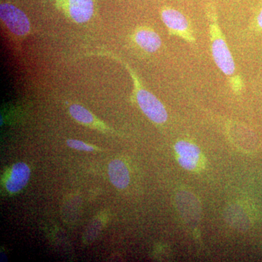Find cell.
<instances>
[{"label": "cell", "mask_w": 262, "mask_h": 262, "mask_svg": "<svg viewBox=\"0 0 262 262\" xmlns=\"http://www.w3.org/2000/svg\"><path fill=\"white\" fill-rule=\"evenodd\" d=\"M69 112L72 118L75 119L76 121L86 125H94L96 123L95 117L91 112L87 108L80 104L70 105L69 107Z\"/></svg>", "instance_id": "30bf717a"}, {"label": "cell", "mask_w": 262, "mask_h": 262, "mask_svg": "<svg viewBox=\"0 0 262 262\" xmlns=\"http://www.w3.org/2000/svg\"><path fill=\"white\" fill-rule=\"evenodd\" d=\"M66 15L75 24L89 21L94 13L93 0H58Z\"/></svg>", "instance_id": "5b68a950"}, {"label": "cell", "mask_w": 262, "mask_h": 262, "mask_svg": "<svg viewBox=\"0 0 262 262\" xmlns=\"http://www.w3.org/2000/svg\"><path fill=\"white\" fill-rule=\"evenodd\" d=\"M256 24L258 28L262 30V8L260 11L258 12L257 16H256Z\"/></svg>", "instance_id": "4fadbf2b"}, {"label": "cell", "mask_w": 262, "mask_h": 262, "mask_svg": "<svg viewBox=\"0 0 262 262\" xmlns=\"http://www.w3.org/2000/svg\"><path fill=\"white\" fill-rule=\"evenodd\" d=\"M0 18L5 27L13 35L25 38L31 31V24L24 12L10 3L0 5Z\"/></svg>", "instance_id": "3957f363"}, {"label": "cell", "mask_w": 262, "mask_h": 262, "mask_svg": "<svg viewBox=\"0 0 262 262\" xmlns=\"http://www.w3.org/2000/svg\"><path fill=\"white\" fill-rule=\"evenodd\" d=\"M175 150L181 166L188 170L196 168L201 156V151L198 146L188 141H180L176 144Z\"/></svg>", "instance_id": "52a82bcc"}, {"label": "cell", "mask_w": 262, "mask_h": 262, "mask_svg": "<svg viewBox=\"0 0 262 262\" xmlns=\"http://www.w3.org/2000/svg\"><path fill=\"white\" fill-rule=\"evenodd\" d=\"M108 174L112 184L117 189H125L130 183L128 169L121 160L116 159L110 162Z\"/></svg>", "instance_id": "9c48e42d"}, {"label": "cell", "mask_w": 262, "mask_h": 262, "mask_svg": "<svg viewBox=\"0 0 262 262\" xmlns=\"http://www.w3.org/2000/svg\"><path fill=\"white\" fill-rule=\"evenodd\" d=\"M30 174V168L27 164H15L5 184L7 190L10 193L20 192L28 183Z\"/></svg>", "instance_id": "ba28073f"}, {"label": "cell", "mask_w": 262, "mask_h": 262, "mask_svg": "<svg viewBox=\"0 0 262 262\" xmlns=\"http://www.w3.org/2000/svg\"><path fill=\"white\" fill-rule=\"evenodd\" d=\"M133 39L138 47L146 53H155L162 46L159 34L150 27H140L136 29L133 34Z\"/></svg>", "instance_id": "8992f818"}, {"label": "cell", "mask_w": 262, "mask_h": 262, "mask_svg": "<svg viewBox=\"0 0 262 262\" xmlns=\"http://www.w3.org/2000/svg\"><path fill=\"white\" fill-rule=\"evenodd\" d=\"M210 36L211 41L212 56L215 64L225 75L231 76L235 71L234 58L221 30L216 12L213 5L207 8Z\"/></svg>", "instance_id": "6da1fadb"}, {"label": "cell", "mask_w": 262, "mask_h": 262, "mask_svg": "<svg viewBox=\"0 0 262 262\" xmlns=\"http://www.w3.org/2000/svg\"><path fill=\"white\" fill-rule=\"evenodd\" d=\"M123 64L128 71L132 78L136 101L141 111L155 123H165L168 120V116L163 103L155 95L141 85L139 77L136 75L134 71L130 68V66L125 62H123Z\"/></svg>", "instance_id": "7a4b0ae2"}, {"label": "cell", "mask_w": 262, "mask_h": 262, "mask_svg": "<svg viewBox=\"0 0 262 262\" xmlns=\"http://www.w3.org/2000/svg\"><path fill=\"white\" fill-rule=\"evenodd\" d=\"M160 15L162 20L170 34L182 38L188 42H194L195 39L185 15L179 10L169 7L163 8Z\"/></svg>", "instance_id": "277c9868"}, {"label": "cell", "mask_w": 262, "mask_h": 262, "mask_svg": "<svg viewBox=\"0 0 262 262\" xmlns=\"http://www.w3.org/2000/svg\"><path fill=\"white\" fill-rule=\"evenodd\" d=\"M67 144L72 149L80 150V151H93L94 150V146L75 139H69L67 141Z\"/></svg>", "instance_id": "8fae6325"}, {"label": "cell", "mask_w": 262, "mask_h": 262, "mask_svg": "<svg viewBox=\"0 0 262 262\" xmlns=\"http://www.w3.org/2000/svg\"><path fill=\"white\" fill-rule=\"evenodd\" d=\"M101 222L99 220H95L92 223V225L90 226L89 234H88V237H95L97 235L98 232H99V229H101Z\"/></svg>", "instance_id": "7c38bea8"}]
</instances>
